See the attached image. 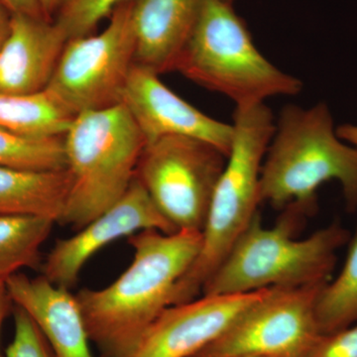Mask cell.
I'll return each mask as SVG.
<instances>
[{"label": "cell", "instance_id": "1", "mask_svg": "<svg viewBox=\"0 0 357 357\" xmlns=\"http://www.w3.org/2000/svg\"><path fill=\"white\" fill-rule=\"evenodd\" d=\"M133 259L107 287L76 294L89 340L100 357H130L198 255L202 232L145 229L128 236Z\"/></svg>", "mask_w": 357, "mask_h": 357}, {"label": "cell", "instance_id": "2", "mask_svg": "<svg viewBox=\"0 0 357 357\" xmlns=\"http://www.w3.org/2000/svg\"><path fill=\"white\" fill-rule=\"evenodd\" d=\"M337 181L347 211H357V149L337 137L326 103L281 110L260 175V199L277 210L294 206L305 217L318 210L321 185Z\"/></svg>", "mask_w": 357, "mask_h": 357}, {"label": "cell", "instance_id": "3", "mask_svg": "<svg viewBox=\"0 0 357 357\" xmlns=\"http://www.w3.org/2000/svg\"><path fill=\"white\" fill-rule=\"evenodd\" d=\"M283 211L272 227L263 225L259 213L255 215L206 282L202 295H239L330 281L338 250L347 245L351 234L340 222H333L297 239L296 232L306 217L294 206Z\"/></svg>", "mask_w": 357, "mask_h": 357}, {"label": "cell", "instance_id": "4", "mask_svg": "<svg viewBox=\"0 0 357 357\" xmlns=\"http://www.w3.org/2000/svg\"><path fill=\"white\" fill-rule=\"evenodd\" d=\"M232 126L231 149L211 198L201 248L176 285L171 306L202 295L211 275L259 213L260 175L275 130L274 115L265 103L236 107Z\"/></svg>", "mask_w": 357, "mask_h": 357}, {"label": "cell", "instance_id": "5", "mask_svg": "<svg viewBox=\"0 0 357 357\" xmlns=\"http://www.w3.org/2000/svg\"><path fill=\"white\" fill-rule=\"evenodd\" d=\"M175 70L227 96L236 107L296 96L303 89L298 77L275 67L258 50L245 22L227 0H204Z\"/></svg>", "mask_w": 357, "mask_h": 357}, {"label": "cell", "instance_id": "6", "mask_svg": "<svg viewBox=\"0 0 357 357\" xmlns=\"http://www.w3.org/2000/svg\"><path fill=\"white\" fill-rule=\"evenodd\" d=\"M146 146L123 103L75 116L64 135L72 189L61 225L79 230L122 198Z\"/></svg>", "mask_w": 357, "mask_h": 357}, {"label": "cell", "instance_id": "7", "mask_svg": "<svg viewBox=\"0 0 357 357\" xmlns=\"http://www.w3.org/2000/svg\"><path fill=\"white\" fill-rule=\"evenodd\" d=\"M134 1L117 7L103 31L66 44L45 91L75 116L121 103L135 64Z\"/></svg>", "mask_w": 357, "mask_h": 357}, {"label": "cell", "instance_id": "8", "mask_svg": "<svg viewBox=\"0 0 357 357\" xmlns=\"http://www.w3.org/2000/svg\"><path fill=\"white\" fill-rule=\"evenodd\" d=\"M227 161L204 141L165 136L145 146L135 178L176 229L202 232Z\"/></svg>", "mask_w": 357, "mask_h": 357}, {"label": "cell", "instance_id": "9", "mask_svg": "<svg viewBox=\"0 0 357 357\" xmlns=\"http://www.w3.org/2000/svg\"><path fill=\"white\" fill-rule=\"evenodd\" d=\"M323 285L270 288L191 357H307L321 333L316 302Z\"/></svg>", "mask_w": 357, "mask_h": 357}, {"label": "cell", "instance_id": "10", "mask_svg": "<svg viewBox=\"0 0 357 357\" xmlns=\"http://www.w3.org/2000/svg\"><path fill=\"white\" fill-rule=\"evenodd\" d=\"M145 229L174 234L178 229L169 222L134 178L128 192L100 217L77 230L75 236L59 239L42 263V275L51 283L72 289L86 262L100 249L121 237Z\"/></svg>", "mask_w": 357, "mask_h": 357}, {"label": "cell", "instance_id": "11", "mask_svg": "<svg viewBox=\"0 0 357 357\" xmlns=\"http://www.w3.org/2000/svg\"><path fill=\"white\" fill-rule=\"evenodd\" d=\"M121 103L132 115L146 145L165 136H185L208 143L229 156L234 126L192 107L162 83L154 70L134 64Z\"/></svg>", "mask_w": 357, "mask_h": 357}, {"label": "cell", "instance_id": "12", "mask_svg": "<svg viewBox=\"0 0 357 357\" xmlns=\"http://www.w3.org/2000/svg\"><path fill=\"white\" fill-rule=\"evenodd\" d=\"M269 289L239 295H202L164 310L130 357H191L222 335Z\"/></svg>", "mask_w": 357, "mask_h": 357}, {"label": "cell", "instance_id": "13", "mask_svg": "<svg viewBox=\"0 0 357 357\" xmlns=\"http://www.w3.org/2000/svg\"><path fill=\"white\" fill-rule=\"evenodd\" d=\"M67 43L54 21L13 14L10 29L0 48V93L44 91Z\"/></svg>", "mask_w": 357, "mask_h": 357}, {"label": "cell", "instance_id": "14", "mask_svg": "<svg viewBox=\"0 0 357 357\" xmlns=\"http://www.w3.org/2000/svg\"><path fill=\"white\" fill-rule=\"evenodd\" d=\"M15 306L39 326L57 357H96L77 296L56 286L43 275L30 278L14 274L6 281Z\"/></svg>", "mask_w": 357, "mask_h": 357}, {"label": "cell", "instance_id": "15", "mask_svg": "<svg viewBox=\"0 0 357 357\" xmlns=\"http://www.w3.org/2000/svg\"><path fill=\"white\" fill-rule=\"evenodd\" d=\"M204 0H135V64L157 74L175 70Z\"/></svg>", "mask_w": 357, "mask_h": 357}, {"label": "cell", "instance_id": "16", "mask_svg": "<svg viewBox=\"0 0 357 357\" xmlns=\"http://www.w3.org/2000/svg\"><path fill=\"white\" fill-rule=\"evenodd\" d=\"M72 189L68 168L20 170L0 167V213L34 215L60 222Z\"/></svg>", "mask_w": 357, "mask_h": 357}, {"label": "cell", "instance_id": "17", "mask_svg": "<svg viewBox=\"0 0 357 357\" xmlns=\"http://www.w3.org/2000/svg\"><path fill=\"white\" fill-rule=\"evenodd\" d=\"M75 115L46 91L33 95L0 93V128L31 138L64 136Z\"/></svg>", "mask_w": 357, "mask_h": 357}, {"label": "cell", "instance_id": "18", "mask_svg": "<svg viewBox=\"0 0 357 357\" xmlns=\"http://www.w3.org/2000/svg\"><path fill=\"white\" fill-rule=\"evenodd\" d=\"M55 223L51 218L0 213V281L21 268H41L40 249Z\"/></svg>", "mask_w": 357, "mask_h": 357}, {"label": "cell", "instance_id": "19", "mask_svg": "<svg viewBox=\"0 0 357 357\" xmlns=\"http://www.w3.org/2000/svg\"><path fill=\"white\" fill-rule=\"evenodd\" d=\"M347 244V258L340 274L326 283L317 297L316 316L321 335L357 323V225Z\"/></svg>", "mask_w": 357, "mask_h": 357}, {"label": "cell", "instance_id": "20", "mask_svg": "<svg viewBox=\"0 0 357 357\" xmlns=\"http://www.w3.org/2000/svg\"><path fill=\"white\" fill-rule=\"evenodd\" d=\"M0 167L20 170L66 169L64 136L25 137L0 128Z\"/></svg>", "mask_w": 357, "mask_h": 357}, {"label": "cell", "instance_id": "21", "mask_svg": "<svg viewBox=\"0 0 357 357\" xmlns=\"http://www.w3.org/2000/svg\"><path fill=\"white\" fill-rule=\"evenodd\" d=\"M129 1L134 0H67L53 21L68 41L81 38L93 34L100 21Z\"/></svg>", "mask_w": 357, "mask_h": 357}, {"label": "cell", "instance_id": "22", "mask_svg": "<svg viewBox=\"0 0 357 357\" xmlns=\"http://www.w3.org/2000/svg\"><path fill=\"white\" fill-rule=\"evenodd\" d=\"M14 335L6 357H57L31 317L15 306L13 309Z\"/></svg>", "mask_w": 357, "mask_h": 357}, {"label": "cell", "instance_id": "23", "mask_svg": "<svg viewBox=\"0 0 357 357\" xmlns=\"http://www.w3.org/2000/svg\"><path fill=\"white\" fill-rule=\"evenodd\" d=\"M307 357H357V323L321 335Z\"/></svg>", "mask_w": 357, "mask_h": 357}, {"label": "cell", "instance_id": "24", "mask_svg": "<svg viewBox=\"0 0 357 357\" xmlns=\"http://www.w3.org/2000/svg\"><path fill=\"white\" fill-rule=\"evenodd\" d=\"M0 3L11 14H24V15L35 16V17H45L39 0H0Z\"/></svg>", "mask_w": 357, "mask_h": 357}, {"label": "cell", "instance_id": "25", "mask_svg": "<svg viewBox=\"0 0 357 357\" xmlns=\"http://www.w3.org/2000/svg\"><path fill=\"white\" fill-rule=\"evenodd\" d=\"M13 299L7 290L6 282L0 281V337H1V328L4 321L11 312L13 309ZM0 357H6L1 351L0 347Z\"/></svg>", "mask_w": 357, "mask_h": 357}, {"label": "cell", "instance_id": "26", "mask_svg": "<svg viewBox=\"0 0 357 357\" xmlns=\"http://www.w3.org/2000/svg\"><path fill=\"white\" fill-rule=\"evenodd\" d=\"M337 137L357 149V126L342 124L335 129Z\"/></svg>", "mask_w": 357, "mask_h": 357}, {"label": "cell", "instance_id": "27", "mask_svg": "<svg viewBox=\"0 0 357 357\" xmlns=\"http://www.w3.org/2000/svg\"><path fill=\"white\" fill-rule=\"evenodd\" d=\"M67 0H39L40 6L45 17L47 20L53 21L56 14L59 13Z\"/></svg>", "mask_w": 357, "mask_h": 357}, {"label": "cell", "instance_id": "28", "mask_svg": "<svg viewBox=\"0 0 357 357\" xmlns=\"http://www.w3.org/2000/svg\"><path fill=\"white\" fill-rule=\"evenodd\" d=\"M11 16L13 14L0 3V48L6 41L10 29Z\"/></svg>", "mask_w": 357, "mask_h": 357}, {"label": "cell", "instance_id": "29", "mask_svg": "<svg viewBox=\"0 0 357 357\" xmlns=\"http://www.w3.org/2000/svg\"><path fill=\"white\" fill-rule=\"evenodd\" d=\"M227 1L230 2V3H234V0H227Z\"/></svg>", "mask_w": 357, "mask_h": 357}]
</instances>
